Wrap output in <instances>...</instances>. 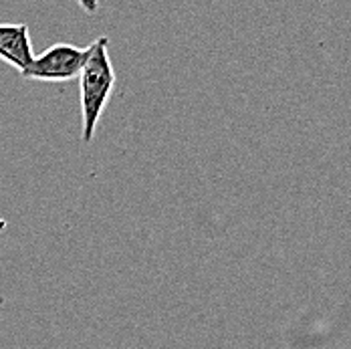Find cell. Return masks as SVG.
<instances>
[{
    "mask_svg": "<svg viewBox=\"0 0 351 349\" xmlns=\"http://www.w3.org/2000/svg\"><path fill=\"white\" fill-rule=\"evenodd\" d=\"M0 59L21 73L35 59L27 25H0Z\"/></svg>",
    "mask_w": 351,
    "mask_h": 349,
    "instance_id": "cell-3",
    "label": "cell"
},
{
    "mask_svg": "<svg viewBox=\"0 0 351 349\" xmlns=\"http://www.w3.org/2000/svg\"><path fill=\"white\" fill-rule=\"evenodd\" d=\"M109 38L99 36L91 43V53L83 71L79 73L81 85V111H83V141L89 143L95 128L104 115L107 101L115 85V73L109 59Z\"/></svg>",
    "mask_w": 351,
    "mask_h": 349,
    "instance_id": "cell-1",
    "label": "cell"
},
{
    "mask_svg": "<svg viewBox=\"0 0 351 349\" xmlns=\"http://www.w3.org/2000/svg\"><path fill=\"white\" fill-rule=\"evenodd\" d=\"M89 53H91V45L75 47L69 43H59L35 57L31 61V65L21 75L25 79L51 81V83L71 81V79L79 77V73L83 71L87 59H89Z\"/></svg>",
    "mask_w": 351,
    "mask_h": 349,
    "instance_id": "cell-2",
    "label": "cell"
}]
</instances>
